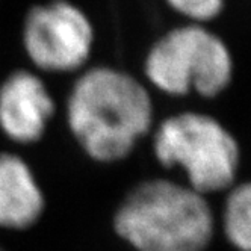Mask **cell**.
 <instances>
[{
	"mask_svg": "<svg viewBox=\"0 0 251 251\" xmlns=\"http://www.w3.org/2000/svg\"><path fill=\"white\" fill-rule=\"evenodd\" d=\"M44 209V192L29 164L15 153H0V228L26 230Z\"/></svg>",
	"mask_w": 251,
	"mask_h": 251,
	"instance_id": "obj_7",
	"label": "cell"
},
{
	"mask_svg": "<svg viewBox=\"0 0 251 251\" xmlns=\"http://www.w3.org/2000/svg\"><path fill=\"white\" fill-rule=\"evenodd\" d=\"M0 251H2V250H0Z\"/></svg>",
	"mask_w": 251,
	"mask_h": 251,
	"instance_id": "obj_10",
	"label": "cell"
},
{
	"mask_svg": "<svg viewBox=\"0 0 251 251\" xmlns=\"http://www.w3.org/2000/svg\"><path fill=\"white\" fill-rule=\"evenodd\" d=\"M165 3L188 23L206 25L223 14L226 0H165Z\"/></svg>",
	"mask_w": 251,
	"mask_h": 251,
	"instance_id": "obj_9",
	"label": "cell"
},
{
	"mask_svg": "<svg viewBox=\"0 0 251 251\" xmlns=\"http://www.w3.org/2000/svg\"><path fill=\"white\" fill-rule=\"evenodd\" d=\"M221 226L227 241L238 251L251 250V188L248 182L227 189Z\"/></svg>",
	"mask_w": 251,
	"mask_h": 251,
	"instance_id": "obj_8",
	"label": "cell"
},
{
	"mask_svg": "<svg viewBox=\"0 0 251 251\" xmlns=\"http://www.w3.org/2000/svg\"><path fill=\"white\" fill-rule=\"evenodd\" d=\"M55 112V99L35 71L14 70L0 83V132L15 144L40 142Z\"/></svg>",
	"mask_w": 251,
	"mask_h": 251,
	"instance_id": "obj_6",
	"label": "cell"
},
{
	"mask_svg": "<svg viewBox=\"0 0 251 251\" xmlns=\"http://www.w3.org/2000/svg\"><path fill=\"white\" fill-rule=\"evenodd\" d=\"M206 195L170 178L133 186L114 213V230L135 251H204L213 238Z\"/></svg>",
	"mask_w": 251,
	"mask_h": 251,
	"instance_id": "obj_2",
	"label": "cell"
},
{
	"mask_svg": "<svg viewBox=\"0 0 251 251\" xmlns=\"http://www.w3.org/2000/svg\"><path fill=\"white\" fill-rule=\"evenodd\" d=\"M65 120L89 159L117 164L151 132L154 104L138 77L111 65H96L82 71L70 88Z\"/></svg>",
	"mask_w": 251,
	"mask_h": 251,
	"instance_id": "obj_1",
	"label": "cell"
},
{
	"mask_svg": "<svg viewBox=\"0 0 251 251\" xmlns=\"http://www.w3.org/2000/svg\"><path fill=\"white\" fill-rule=\"evenodd\" d=\"M144 75L167 96L215 99L230 86L235 61L218 33L204 25L186 23L162 33L150 46Z\"/></svg>",
	"mask_w": 251,
	"mask_h": 251,
	"instance_id": "obj_4",
	"label": "cell"
},
{
	"mask_svg": "<svg viewBox=\"0 0 251 251\" xmlns=\"http://www.w3.org/2000/svg\"><path fill=\"white\" fill-rule=\"evenodd\" d=\"M153 153L164 168H178L188 186L203 195L236 183L241 146L226 126L209 114L183 111L160 121L153 132Z\"/></svg>",
	"mask_w": 251,
	"mask_h": 251,
	"instance_id": "obj_3",
	"label": "cell"
},
{
	"mask_svg": "<svg viewBox=\"0 0 251 251\" xmlns=\"http://www.w3.org/2000/svg\"><path fill=\"white\" fill-rule=\"evenodd\" d=\"M96 44L88 14L70 0H49L29 8L22 26V46L30 64L50 75L82 70Z\"/></svg>",
	"mask_w": 251,
	"mask_h": 251,
	"instance_id": "obj_5",
	"label": "cell"
}]
</instances>
